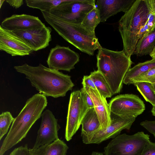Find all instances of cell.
Segmentation results:
<instances>
[{"label":"cell","mask_w":155,"mask_h":155,"mask_svg":"<svg viewBox=\"0 0 155 155\" xmlns=\"http://www.w3.org/2000/svg\"><path fill=\"white\" fill-rule=\"evenodd\" d=\"M14 68L25 75L32 86L46 97H64L74 86L70 76L41 64L33 67L25 63L15 66Z\"/></svg>","instance_id":"obj_1"},{"label":"cell","mask_w":155,"mask_h":155,"mask_svg":"<svg viewBox=\"0 0 155 155\" xmlns=\"http://www.w3.org/2000/svg\"><path fill=\"white\" fill-rule=\"evenodd\" d=\"M47 104L46 97L39 93L34 94L27 100L22 109L15 118L2 142L0 155H4L6 151L26 137L32 125L41 116Z\"/></svg>","instance_id":"obj_2"},{"label":"cell","mask_w":155,"mask_h":155,"mask_svg":"<svg viewBox=\"0 0 155 155\" xmlns=\"http://www.w3.org/2000/svg\"><path fill=\"white\" fill-rule=\"evenodd\" d=\"M97 71L103 76L113 94L120 93L125 75L134 63L123 50L116 51L101 47L97 55Z\"/></svg>","instance_id":"obj_3"},{"label":"cell","mask_w":155,"mask_h":155,"mask_svg":"<svg viewBox=\"0 0 155 155\" xmlns=\"http://www.w3.org/2000/svg\"><path fill=\"white\" fill-rule=\"evenodd\" d=\"M151 12L146 0H136L119 21L118 29L122 39L123 51L128 57L134 54L140 31Z\"/></svg>","instance_id":"obj_4"},{"label":"cell","mask_w":155,"mask_h":155,"mask_svg":"<svg viewBox=\"0 0 155 155\" xmlns=\"http://www.w3.org/2000/svg\"><path fill=\"white\" fill-rule=\"evenodd\" d=\"M45 21L66 41L83 52L93 55L101 46L95 34L86 30L81 24L64 21L46 11H41Z\"/></svg>","instance_id":"obj_5"},{"label":"cell","mask_w":155,"mask_h":155,"mask_svg":"<svg viewBox=\"0 0 155 155\" xmlns=\"http://www.w3.org/2000/svg\"><path fill=\"white\" fill-rule=\"evenodd\" d=\"M150 141V135L140 131L131 135L119 134L104 148V155H140Z\"/></svg>","instance_id":"obj_6"},{"label":"cell","mask_w":155,"mask_h":155,"mask_svg":"<svg viewBox=\"0 0 155 155\" xmlns=\"http://www.w3.org/2000/svg\"><path fill=\"white\" fill-rule=\"evenodd\" d=\"M95 0H68L49 11L66 21L81 24L85 17L96 7Z\"/></svg>","instance_id":"obj_7"},{"label":"cell","mask_w":155,"mask_h":155,"mask_svg":"<svg viewBox=\"0 0 155 155\" xmlns=\"http://www.w3.org/2000/svg\"><path fill=\"white\" fill-rule=\"evenodd\" d=\"M134 116H120L111 113V121L106 129L100 130L91 135L82 136V141L86 144H99L110 138H114L124 129L129 130L135 120Z\"/></svg>","instance_id":"obj_8"},{"label":"cell","mask_w":155,"mask_h":155,"mask_svg":"<svg viewBox=\"0 0 155 155\" xmlns=\"http://www.w3.org/2000/svg\"><path fill=\"white\" fill-rule=\"evenodd\" d=\"M89 108L82 96L81 90L72 92L68 104L65 137L67 141L71 140L76 133L81 121Z\"/></svg>","instance_id":"obj_9"},{"label":"cell","mask_w":155,"mask_h":155,"mask_svg":"<svg viewBox=\"0 0 155 155\" xmlns=\"http://www.w3.org/2000/svg\"><path fill=\"white\" fill-rule=\"evenodd\" d=\"M109 106L111 112L120 116H134L136 117L145 109L143 102L137 95L125 94L112 99Z\"/></svg>","instance_id":"obj_10"},{"label":"cell","mask_w":155,"mask_h":155,"mask_svg":"<svg viewBox=\"0 0 155 155\" xmlns=\"http://www.w3.org/2000/svg\"><path fill=\"white\" fill-rule=\"evenodd\" d=\"M79 60V54L68 47L57 45L50 50L47 62L50 68L70 72Z\"/></svg>","instance_id":"obj_11"},{"label":"cell","mask_w":155,"mask_h":155,"mask_svg":"<svg viewBox=\"0 0 155 155\" xmlns=\"http://www.w3.org/2000/svg\"><path fill=\"white\" fill-rule=\"evenodd\" d=\"M42 120L37 136L32 148L49 144L59 139L58 131L60 127L52 112L47 109L42 114Z\"/></svg>","instance_id":"obj_12"},{"label":"cell","mask_w":155,"mask_h":155,"mask_svg":"<svg viewBox=\"0 0 155 155\" xmlns=\"http://www.w3.org/2000/svg\"><path fill=\"white\" fill-rule=\"evenodd\" d=\"M52 31L50 27L45 26L41 28L11 31L23 41L33 51H37L49 45L52 39Z\"/></svg>","instance_id":"obj_13"},{"label":"cell","mask_w":155,"mask_h":155,"mask_svg":"<svg viewBox=\"0 0 155 155\" xmlns=\"http://www.w3.org/2000/svg\"><path fill=\"white\" fill-rule=\"evenodd\" d=\"M0 49L12 56L30 55L33 51L27 44L11 31L0 26Z\"/></svg>","instance_id":"obj_14"},{"label":"cell","mask_w":155,"mask_h":155,"mask_svg":"<svg viewBox=\"0 0 155 155\" xmlns=\"http://www.w3.org/2000/svg\"><path fill=\"white\" fill-rule=\"evenodd\" d=\"M10 31L41 28L45 25L38 17L25 14H14L5 18L0 26Z\"/></svg>","instance_id":"obj_15"},{"label":"cell","mask_w":155,"mask_h":155,"mask_svg":"<svg viewBox=\"0 0 155 155\" xmlns=\"http://www.w3.org/2000/svg\"><path fill=\"white\" fill-rule=\"evenodd\" d=\"M136 0H97L96 7L100 15L101 22H104L109 18L122 12L125 13L130 8Z\"/></svg>","instance_id":"obj_16"},{"label":"cell","mask_w":155,"mask_h":155,"mask_svg":"<svg viewBox=\"0 0 155 155\" xmlns=\"http://www.w3.org/2000/svg\"><path fill=\"white\" fill-rule=\"evenodd\" d=\"M84 87L91 96L94 108L97 115L101 126V130L106 129L110 124L111 112L106 98L97 91L87 87Z\"/></svg>","instance_id":"obj_17"},{"label":"cell","mask_w":155,"mask_h":155,"mask_svg":"<svg viewBox=\"0 0 155 155\" xmlns=\"http://www.w3.org/2000/svg\"><path fill=\"white\" fill-rule=\"evenodd\" d=\"M81 136L91 135L101 130L99 120L94 108L89 109L81 121Z\"/></svg>","instance_id":"obj_18"},{"label":"cell","mask_w":155,"mask_h":155,"mask_svg":"<svg viewBox=\"0 0 155 155\" xmlns=\"http://www.w3.org/2000/svg\"><path fill=\"white\" fill-rule=\"evenodd\" d=\"M155 68V60L152 59L140 63L130 68L126 73L123 81V83L130 84L136 78L150 69Z\"/></svg>","instance_id":"obj_19"},{"label":"cell","mask_w":155,"mask_h":155,"mask_svg":"<svg viewBox=\"0 0 155 155\" xmlns=\"http://www.w3.org/2000/svg\"><path fill=\"white\" fill-rule=\"evenodd\" d=\"M155 46V28L138 43L134 54L142 56L149 54Z\"/></svg>","instance_id":"obj_20"},{"label":"cell","mask_w":155,"mask_h":155,"mask_svg":"<svg viewBox=\"0 0 155 155\" xmlns=\"http://www.w3.org/2000/svg\"><path fill=\"white\" fill-rule=\"evenodd\" d=\"M90 76L94 82L97 89L105 98H109L113 95L106 80L98 71L91 72Z\"/></svg>","instance_id":"obj_21"},{"label":"cell","mask_w":155,"mask_h":155,"mask_svg":"<svg viewBox=\"0 0 155 155\" xmlns=\"http://www.w3.org/2000/svg\"><path fill=\"white\" fill-rule=\"evenodd\" d=\"M68 0H26L30 8H37L41 11H49Z\"/></svg>","instance_id":"obj_22"},{"label":"cell","mask_w":155,"mask_h":155,"mask_svg":"<svg viewBox=\"0 0 155 155\" xmlns=\"http://www.w3.org/2000/svg\"><path fill=\"white\" fill-rule=\"evenodd\" d=\"M100 22L99 12L95 7L87 14L81 24L89 32L95 34V29Z\"/></svg>","instance_id":"obj_23"},{"label":"cell","mask_w":155,"mask_h":155,"mask_svg":"<svg viewBox=\"0 0 155 155\" xmlns=\"http://www.w3.org/2000/svg\"><path fill=\"white\" fill-rule=\"evenodd\" d=\"M133 84L145 100L153 106H155V90L152 84L146 82H138Z\"/></svg>","instance_id":"obj_24"},{"label":"cell","mask_w":155,"mask_h":155,"mask_svg":"<svg viewBox=\"0 0 155 155\" xmlns=\"http://www.w3.org/2000/svg\"><path fill=\"white\" fill-rule=\"evenodd\" d=\"M68 147L59 138L47 145L45 155H66Z\"/></svg>","instance_id":"obj_25"},{"label":"cell","mask_w":155,"mask_h":155,"mask_svg":"<svg viewBox=\"0 0 155 155\" xmlns=\"http://www.w3.org/2000/svg\"><path fill=\"white\" fill-rule=\"evenodd\" d=\"M11 113L8 111L3 112L0 115V140L7 133L10 126L14 120Z\"/></svg>","instance_id":"obj_26"},{"label":"cell","mask_w":155,"mask_h":155,"mask_svg":"<svg viewBox=\"0 0 155 155\" xmlns=\"http://www.w3.org/2000/svg\"><path fill=\"white\" fill-rule=\"evenodd\" d=\"M138 82H146L152 84H155V68L136 78L132 81L131 84Z\"/></svg>","instance_id":"obj_27"},{"label":"cell","mask_w":155,"mask_h":155,"mask_svg":"<svg viewBox=\"0 0 155 155\" xmlns=\"http://www.w3.org/2000/svg\"><path fill=\"white\" fill-rule=\"evenodd\" d=\"M140 125L152 134L155 138V120H146L141 122Z\"/></svg>","instance_id":"obj_28"},{"label":"cell","mask_w":155,"mask_h":155,"mask_svg":"<svg viewBox=\"0 0 155 155\" xmlns=\"http://www.w3.org/2000/svg\"><path fill=\"white\" fill-rule=\"evenodd\" d=\"M140 155H155V142L150 141L145 146Z\"/></svg>","instance_id":"obj_29"},{"label":"cell","mask_w":155,"mask_h":155,"mask_svg":"<svg viewBox=\"0 0 155 155\" xmlns=\"http://www.w3.org/2000/svg\"><path fill=\"white\" fill-rule=\"evenodd\" d=\"M29 148L27 144L15 148L9 155H29Z\"/></svg>","instance_id":"obj_30"},{"label":"cell","mask_w":155,"mask_h":155,"mask_svg":"<svg viewBox=\"0 0 155 155\" xmlns=\"http://www.w3.org/2000/svg\"><path fill=\"white\" fill-rule=\"evenodd\" d=\"M81 94L88 108H94V105L92 100L88 93L87 92L84 87L81 90Z\"/></svg>","instance_id":"obj_31"},{"label":"cell","mask_w":155,"mask_h":155,"mask_svg":"<svg viewBox=\"0 0 155 155\" xmlns=\"http://www.w3.org/2000/svg\"><path fill=\"white\" fill-rule=\"evenodd\" d=\"M82 84L83 87H87L94 89H97L94 82L90 75L84 76Z\"/></svg>","instance_id":"obj_32"},{"label":"cell","mask_w":155,"mask_h":155,"mask_svg":"<svg viewBox=\"0 0 155 155\" xmlns=\"http://www.w3.org/2000/svg\"><path fill=\"white\" fill-rule=\"evenodd\" d=\"M47 145L42 146L35 149L29 148V155H45Z\"/></svg>","instance_id":"obj_33"},{"label":"cell","mask_w":155,"mask_h":155,"mask_svg":"<svg viewBox=\"0 0 155 155\" xmlns=\"http://www.w3.org/2000/svg\"><path fill=\"white\" fill-rule=\"evenodd\" d=\"M6 1L10 6L16 9L19 8L24 3L23 0H6Z\"/></svg>","instance_id":"obj_34"},{"label":"cell","mask_w":155,"mask_h":155,"mask_svg":"<svg viewBox=\"0 0 155 155\" xmlns=\"http://www.w3.org/2000/svg\"><path fill=\"white\" fill-rule=\"evenodd\" d=\"M151 12H155V0H146Z\"/></svg>","instance_id":"obj_35"},{"label":"cell","mask_w":155,"mask_h":155,"mask_svg":"<svg viewBox=\"0 0 155 155\" xmlns=\"http://www.w3.org/2000/svg\"><path fill=\"white\" fill-rule=\"evenodd\" d=\"M149 55L152 58V59L155 60V46L154 47L152 51L149 54Z\"/></svg>","instance_id":"obj_36"},{"label":"cell","mask_w":155,"mask_h":155,"mask_svg":"<svg viewBox=\"0 0 155 155\" xmlns=\"http://www.w3.org/2000/svg\"><path fill=\"white\" fill-rule=\"evenodd\" d=\"M91 155H104V154L101 153L95 152H93Z\"/></svg>","instance_id":"obj_37"},{"label":"cell","mask_w":155,"mask_h":155,"mask_svg":"<svg viewBox=\"0 0 155 155\" xmlns=\"http://www.w3.org/2000/svg\"><path fill=\"white\" fill-rule=\"evenodd\" d=\"M151 112L152 115L155 116V106H153L151 109Z\"/></svg>","instance_id":"obj_38"},{"label":"cell","mask_w":155,"mask_h":155,"mask_svg":"<svg viewBox=\"0 0 155 155\" xmlns=\"http://www.w3.org/2000/svg\"><path fill=\"white\" fill-rule=\"evenodd\" d=\"M5 1V0H0V8H1L4 2Z\"/></svg>","instance_id":"obj_39"},{"label":"cell","mask_w":155,"mask_h":155,"mask_svg":"<svg viewBox=\"0 0 155 155\" xmlns=\"http://www.w3.org/2000/svg\"><path fill=\"white\" fill-rule=\"evenodd\" d=\"M152 85L155 90V84H152Z\"/></svg>","instance_id":"obj_40"}]
</instances>
